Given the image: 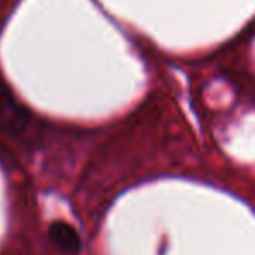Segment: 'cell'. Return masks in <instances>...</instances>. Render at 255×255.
Returning a JSON list of instances; mask_svg holds the SVG:
<instances>
[{
  "instance_id": "6da1fadb",
  "label": "cell",
  "mask_w": 255,
  "mask_h": 255,
  "mask_svg": "<svg viewBox=\"0 0 255 255\" xmlns=\"http://www.w3.org/2000/svg\"><path fill=\"white\" fill-rule=\"evenodd\" d=\"M31 113L14 92L0 80V132L9 137H19L30 128Z\"/></svg>"
},
{
  "instance_id": "7a4b0ae2",
  "label": "cell",
  "mask_w": 255,
  "mask_h": 255,
  "mask_svg": "<svg viewBox=\"0 0 255 255\" xmlns=\"http://www.w3.org/2000/svg\"><path fill=\"white\" fill-rule=\"evenodd\" d=\"M49 238L54 243L56 249H59L63 254L68 255H75L80 252L82 249V242L80 236H78L77 229L71 224L64 221H54L49 228Z\"/></svg>"
}]
</instances>
